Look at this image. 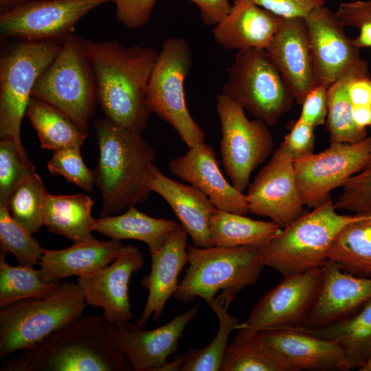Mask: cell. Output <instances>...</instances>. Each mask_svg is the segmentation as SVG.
I'll list each match as a JSON object with an SVG mask.
<instances>
[{"label": "cell", "instance_id": "6da1fadb", "mask_svg": "<svg viewBox=\"0 0 371 371\" xmlns=\"http://www.w3.org/2000/svg\"><path fill=\"white\" fill-rule=\"evenodd\" d=\"M1 371H133L118 346L115 323L103 313L81 315L21 355Z\"/></svg>", "mask_w": 371, "mask_h": 371}, {"label": "cell", "instance_id": "7a4b0ae2", "mask_svg": "<svg viewBox=\"0 0 371 371\" xmlns=\"http://www.w3.org/2000/svg\"><path fill=\"white\" fill-rule=\"evenodd\" d=\"M93 69L98 102L105 117L133 131L145 129L151 113L146 89L158 52L141 45L124 47L115 41L80 38Z\"/></svg>", "mask_w": 371, "mask_h": 371}, {"label": "cell", "instance_id": "3957f363", "mask_svg": "<svg viewBox=\"0 0 371 371\" xmlns=\"http://www.w3.org/2000/svg\"><path fill=\"white\" fill-rule=\"evenodd\" d=\"M93 126L99 149L94 184L101 192L100 217H104L146 201L151 192L148 180L155 155L142 132L106 117L95 120Z\"/></svg>", "mask_w": 371, "mask_h": 371}, {"label": "cell", "instance_id": "277c9868", "mask_svg": "<svg viewBox=\"0 0 371 371\" xmlns=\"http://www.w3.org/2000/svg\"><path fill=\"white\" fill-rule=\"evenodd\" d=\"M370 214H340L328 201L305 212L264 245L258 247L262 264L284 276L323 267L327 252L339 232Z\"/></svg>", "mask_w": 371, "mask_h": 371}, {"label": "cell", "instance_id": "5b68a950", "mask_svg": "<svg viewBox=\"0 0 371 371\" xmlns=\"http://www.w3.org/2000/svg\"><path fill=\"white\" fill-rule=\"evenodd\" d=\"M187 251L188 267L173 295L182 303L201 297L209 306L219 291L235 296L258 281L264 267L256 247L188 245Z\"/></svg>", "mask_w": 371, "mask_h": 371}, {"label": "cell", "instance_id": "8992f818", "mask_svg": "<svg viewBox=\"0 0 371 371\" xmlns=\"http://www.w3.org/2000/svg\"><path fill=\"white\" fill-rule=\"evenodd\" d=\"M31 96L54 106L84 133L98 102L95 78L80 37L67 36L55 58L36 82Z\"/></svg>", "mask_w": 371, "mask_h": 371}, {"label": "cell", "instance_id": "52a82bcc", "mask_svg": "<svg viewBox=\"0 0 371 371\" xmlns=\"http://www.w3.org/2000/svg\"><path fill=\"white\" fill-rule=\"evenodd\" d=\"M87 305L78 284L62 282L52 295L0 309V357L29 348L83 315Z\"/></svg>", "mask_w": 371, "mask_h": 371}, {"label": "cell", "instance_id": "ba28073f", "mask_svg": "<svg viewBox=\"0 0 371 371\" xmlns=\"http://www.w3.org/2000/svg\"><path fill=\"white\" fill-rule=\"evenodd\" d=\"M63 41L17 42L0 58V137L10 139L29 159L21 139V124L33 87L56 56Z\"/></svg>", "mask_w": 371, "mask_h": 371}, {"label": "cell", "instance_id": "9c48e42d", "mask_svg": "<svg viewBox=\"0 0 371 371\" xmlns=\"http://www.w3.org/2000/svg\"><path fill=\"white\" fill-rule=\"evenodd\" d=\"M192 52L183 37L164 41L146 89L150 112L166 122L188 148L205 142V133L191 116L186 102L184 82L192 64Z\"/></svg>", "mask_w": 371, "mask_h": 371}, {"label": "cell", "instance_id": "30bf717a", "mask_svg": "<svg viewBox=\"0 0 371 371\" xmlns=\"http://www.w3.org/2000/svg\"><path fill=\"white\" fill-rule=\"evenodd\" d=\"M221 94L269 126L288 113L295 102L265 49L238 51Z\"/></svg>", "mask_w": 371, "mask_h": 371}, {"label": "cell", "instance_id": "8fae6325", "mask_svg": "<svg viewBox=\"0 0 371 371\" xmlns=\"http://www.w3.org/2000/svg\"><path fill=\"white\" fill-rule=\"evenodd\" d=\"M216 107L221 127L222 164L231 183L243 192L251 173L273 152V136L265 122L248 119L243 108L224 95L216 97Z\"/></svg>", "mask_w": 371, "mask_h": 371}, {"label": "cell", "instance_id": "7c38bea8", "mask_svg": "<svg viewBox=\"0 0 371 371\" xmlns=\"http://www.w3.org/2000/svg\"><path fill=\"white\" fill-rule=\"evenodd\" d=\"M371 160V136L355 143H330L326 150L294 161L297 185L304 206L315 208L330 200Z\"/></svg>", "mask_w": 371, "mask_h": 371}, {"label": "cell", "instance_id": "4fadbf2b", "mask_svg": "<svg viewBox=\"0 0 371 371\" xmlns=\"http://www.w3.org/2000/svg\"><path fill=\"white\" fill-rule=\"evenodd\" d=\"M113 0H25L0 14L2 37L63 41L77 22L100 4Z\"/></svg>", "mask_w": 371, "mask_h": 371}, {"label": "cell", "instance_id": "5bb4252c", "mask_svg": "<svg viewBox=\"0 0 371 371\" xmlns=\"http://www.w3.org/2000/svg\"><path fill=\"white\" fill-rule=\"evenodd\" d=\"M324 276V267L284 276L265 293L247 319L236 330L256 331L272 328H297L302 326Z\"/></svg>", "mask_w": 371, "mask_h": 371}, {"label": "cell", "instance_id": "9a60e30c", "mask_svg": "<svg viewBox=\"0 0 371 371\" xmlns=\"http://www.w3.org/2000/svg\"><path fill=\"white\" fill-rule=\"evenodd\" d=\"M249 212L269 217L284 229L306 212L297 185L294 160L277 148L247 189Z\"/></svg>", "mask_w": 371, "mask_h": 371}, {"label": "cell", "instance_id": "2e32d148", "mask_svg": "<svg viewBox=\"0 0 371 371\" xmlns=\"http://www.w3.org/2000/svg\"><path fill=\"white\" fill-rule=\"evenodd\" d=\"M290 90L302 104L306 95L320 85L311 52L305 18H282L265 48Z\"/></svg>", "mask_w": 371, "mask_h": 371}, {"label": "cell", "instance_id": "e0dca14e", "mask_svg": "<svg viewBox=\"0 0 371 371\" xmlns=\"http://www.w3.org/2000/svg\"><path fill=\"white\" fill-rule=\"evenodd\" d=\"M143 265V254L137 247L123 245L111 264L91 275L78 278L87 305L102 308L104 316L115 324L131 319L128 284L132 274Z\"/></svg>", "mask_w": 371, "mask_h": 371}, {"label": "cell", "instance_id": "ac0fdd59", "mask_svg": "<svg viewBox=\"0 0 371 371\" xmlns=\"http://www.w3.org/2000/svg\"><path fill=\"white\" fill-rule=\"evenodd\" d=\"M305 21L319 84L328 88L363 59L335 12L324 5L319 6L310 12Z\"/></svg>", "mask_w": 371, "mask_h": 371}, {"label": "cell", "instance_id": "d6986e66", "mask_svg": "<svg viewBox=\"0 0 371 371\" xmlns=\"http://www.w3.org/2000/svg\"><path fill=\"white\" fill-rule=\"evenodd\" d=\"M195 304L169 322L157 328L145 330L137 324L125 321L115 324L118 346L135 371H157L175 352L187 324L197 314Z\"/></svg>", "mask_w": 371, "mask_h": 371}, {"label": "cell", "instance_id": "ffe728a7", "mask_svg": "<svg viewBox=\"0 0 371 371\" xmlns=\"http://www.w3.org/2000/svg\"><path fill=\"white\" fill-rule=\"evenodd\" d=\"M168 168L175 177L200 190L217 209L243 215L249 212L246 194L224 177L210 145L203 142L189 148L171 159Z\"/></svg>", "mask_w": 371, "mask_h": 371}, {"label": "cell", "instance_id": "44dd1931", "mask_svg": "<svg viewBox=\"0 0 371 371\" xmlns=\"http://www.w3.org/2000/svg\"><path fill=\"white\" fill-rule=\"evenodd\" d=\"M371 299V278L357 276L328 262L317 295L302 327L313 329L344 319Z\"/></svg>", "mask_w": 371, "mask_h": 371}, {"label": "cell", "instance_id": "7402d4cb", "mask_svg": "<svg viewBox=\"0 0 371 371\" xmlns=\"http://www.w3.org/2000/svg\"><path fill=\"white\" fill-rule=\"evenodd\" d=\"M287 365L290 371H348L341 348L335 342L300 328H272L258 331Z\"/></svg>", "mask_w": 371, "mask_h": 371}, {"label": "cell", "instance_id": "603a6c76", "mask_svg": "<svg viewBox=\"0 0 371 371\" xmlns=\"http://www.w3.org/2000/svg\"><path fill=\"white\" fill-rule=\"evenodd\" d=\"M188 234L179 224L165 244L150 254L149 273L143 277L141 285L148 291V297L137 324L144 327L150 317L157 322L170 297L179 287L178 276L188 264L187 238Z\"/></svg>", "mask_w": 371, "mask_h": 371}, {"label": "cell", "instance_id": "cb8c5ba5", "mask_svg": "<svg viewBox=\"0 0 371 371\" xmlns=\"http://www.w3.org/2000/svg\"><path fill=\"white\" fill-rule=\"evenodd\" d=\"M148 188L161 196L170 205L193 245L212 247L210 223L217 208L200 190L172 179L155 165L148 180Z\"/></svg>", "mask_w": 371, "mask_h": 371}, {"label": "cell", "instance_id": "d4e9b609", "mask_svg": "<svg viewBox=\"0 0 371 371\" xmlns=\"http://www.w3.org/2000/svg\"><path fill=\"white\" fill-rule=\"evenodd\" d=\"M281 21L252 0H234L227 15L214 26L213 37L226 49H265Z\"/></svg>", "mask_w": 371, "mask_h": 371}, {"label": "cell", "instance_id": "484cf974", "mask_svg": "<svg viewBox=\"0 0 371 371\" xmlns=\"http://www.w3.org/2000/svg\"><path fill=\"white\" fill-rule=\"evenodd\" d=\"M123 247L120 240L95 238L74 243L65 249H44L38 269L45 282L91 275L111 264Z\"/></svg>", "mask_w": 371, "mask_h": 371}, {"label": "cell", "instance_id": "4316f807", "mask_svg": "<svg viewBox=\"0 0 371 371\" xmlns=\"http://www.w3.org/2000/svg\"><path fill=\"white\" fill-rule=\"evenodd\" d=\"M234 298V296L221 292L209 305L218 320V333L209 344L173 357L157 371H221L229 336L239 324L238 319L227 311Z\"/></svg>", "mask_w": 371, "mask_h": 371}, {"label": "cell", "instance_id": "83f0119b", "mask_svg": "<svg viewBox=\"0 0 371 371\" xmlns=\"http://www.w3.org/2000/svg\"><path fill=\"white\" fill-rule=\"evenodd\" d=\"M179 225L174 220L150 216L131 206L122 214L99 217L93 229L113 240L142 241L153 254L165 244Z\"/></svg>", "mask_w": 371, "mask_h": 371}, {"label": "cell", "instance_id": "f1b7e54d", "mask_svg": "<svg viewBox=\"0 0 371 371\" xmlns=\"http://www.w3.org/2000/svg\"><path fill=\"white\" fill-rule=\"evenodd\" d=\"M93 201L85 194H47L43 210V225L52 233L74 243L94 238Z\"/></svg>", "mask_w": 371, "mask_h": 371}, {"label": "cell", "instance_id": "f546056e", "mask_svg": "<svg viewBox=\"0 0 371 371\" xmlns=\"http://www.w3.org/2000/svg\"><path fill=\"white\" fill-rule=\"evenodd\" d=\"M370 76L368 63L362 60L342 74L328 88L326 130L329 142L355 143L367 137L366 129L360 128L352 115L348 87L355 79Z\"/></svg>", "mask_w": 371, "mask_h": 371}, {"label": "cell", "instance_id": "4dcf8cb0", "mask_svg": "<svg viewBox=\"0 0 371 371\" xmlns=\"http://www.w3.org/2000/svg\"><path fill=\"white\" fill-rule=\"evenodd\" d=\"M336 343L350 369L360 368L371 354V299L356 313L329 325L313 329L297 328Z\"/></svg>", "mask_w": 371, "mask_h": 371}, {"label": "cell", "instance_id": "1f68e13d", "mask_svg": "<svg viewBox=\"0 0 371 371\" xmlns=\"http://www.w3.org/2000/svg\"><path fill=\"white\" fill-rule=\"evenodd\" d=\"M326 258L345 272L371 278V215L344 227L333 240Z\"/></svg>", "mask_w": 371, "mask_h": 371}, {"label": "cell", "instance_id": "d6a6232c", "mask_svg": "<svg viewBox=\"0 0 371 371\" xmlns=\"http://www.w3.org/2000/svg\"><path fill=\"white\" fill-rule=\"evenodd\" d=\"M282 228L273 221L254 220L217 209L210 223L212 246L258 247L275 236Z\"/></svg>", "mask_w": 371, "mask_h": 371}, {"label": "cell", "instance_id": "836d02e7", "mask_svg": "<svg viewBox=\"0 0 371 371\" xmlns=\"http://www.w3.org/2000/svg\"><path fill=\"white\" fill-rule=\"evenodd\" d=\"M221 371H290L258 331L242 328L228 345Z\"/></svg>", "mask_w": 371, "mask_h": 371}, {"label": "cell", "instance_id": "e575fe53", "mask_svg": "<svg viewBox=\"0 0 371 371\" xmlns=\"http://www.w3.org/2000/svg\"><path fill=\"white\" fill-rule=\"evenodd\" d=\"M43 148L55 151L81 146L87 137L65 113L40 99L32 97L25 112Z\"/></svg>", "mask_w": 371, "mask_h": 371}, {"label": "cell", "instance_id": "d590c367", "mask_svg": "<svg viewBox=\"0 0 371 371\" xmlns=\"http://www.w3.org/2000/svg\"><path fill=\"white\" fill-rule=\"evenodd\" d=\"M5 256L0 253V309L19 301L46 297L61 285V282H45L33 266L10 265Z\"/></svg>", "mask_w": 371, "mask_h": 371}, {"label": "cell", "instance_id": "8d00e7d4", "mask_svg": "<svg viewBox=\"0 0 371 371\" xmlns=\"http://www.w3.org/2000/svg\"><path fill=\"white\" fill-rule=\"evenodd\" d=\"M48 192L41 177L33 172L14 189L7 204L12 216L31 234L44 225L43 205Z\"/></svg>", "mask_w": 371, "mask_h": 371}, {"label": "cell", "instance_id": "74e56055", "mask_svg": "<svg viewBox=\"0 0 371 371\" xmlns=\"http://www.w3.org/2000/svg\"><path fill=\"white\" fill-rule=\"evenodd\" d=\"M1 252L12 254L19 264H38L44 251L32 234L11 215L5 205H0Z\"/></svg>", "mask_w": 371, "mask_h": 371}, {"label": "cell", "instance_id": "f35d334b", "mask_svg": "<svg viewBox=\"0 0 371 371\" xmlns=\"http://www.w3.org/2000/svg\"><path fill=\"white\" fill-rule=\"evenodd\" d=\"M35 168L25 158L10 139L0 141V205L7 206L9 199L20 182Z\"/></svg>", "mask_w": 371, "mask_h": 371}, {"label": "cell", "instance_id": "ab89813d", "mask_svg": "<svg viewBox=\"0 0 371 371\" xmlns=\"http://www.w3.org/2000/svg\"><path fill=\"white\" fill-rule=\"evenodd\" d=\"M80 148V146H72L54 151L47 168L53 175H60L83 190L91 192L94 185L93 172L83 161Z\"/></svg>", "mask_w": 371, "mask_h": 371}, {"label": "cell", "instance_id": "60d3db41", "mask_svg": "<svg viewBox=\"0 0 371 371\" xmlns=\"http://www.w3.org/2000/svg\"><path fill=\"white\" fill-rule=\"evenodd\" d=\"M333 204L337 211L371 215V160L343 186Z\"/></svg>", "mask_w": 371, "mask_h": 371}, {"label": "cell", "instance_id": "b9f144b4", "mask_svg": "<svg viewBox=\"0 0 371 371\" xmlns=\"http://www.w3.org/2000/svg\"><path fill=\"white\" fill-rule=\"evenodd\" d=\"M335 13L344 26L359 30L358 36L352 39L357 49L371 47V0L341 3Z\"/></svg>", "mask_w": 371, "mask_h": 371}, {"label": "cell", "instance_id": "7bdbcfd3", "mask_svg": "<svg viewBox=\"0 0 371 371\" xmlns=\"http://www.w3.org/2000/svg\"><path fill=\"white\" fill-rule=\"evenodd\" d=\"M314 129L315 127L298 119L278 148L294 161L313 153L315 147Z\"/></svg>", "mask_w": 371, "mask_h": 371}, {"label": "cell", "instance_id": "ee69618b", "mask_svg": "<svg viewBox=\"0 0 371 371\" xmlns=\"http://www.w3.org/2000/svg\"><path fill=\"white\" fill-rule=\"evenodd\" d=\"M157 0H113L116 19L129 29L146 25L150 19Z\"/></svg>", "mask_w": 371, "mask_h": 371}, {"label": "cell", "instance_id": "f6af8a7d", "mask_svg": "<svg viewBox=\"0 0 371 371\" xmlns=\"http://www.w3.org/2000/svg\"><path fill=\"white\" fill-rule=\"evenodd\" d=\"M256 5L282 18H306L326 0H252Z\"/></svg>", "mask_w": 371, "mask_h": 371}, {"label": "cell", "instance_id": "bcb514c9", "mask_svg": "<svg viewBox=\"0 0 371 371\" xmlns=\"http://www.w3.org/2000/svg\"><path fill=\"white\" fill-rule=\"evenodd\" d=\"M299 119L313 127L322 125L328 113V88L319 85L305 97Z\"/></svg>", "mask_w": 371, "mask_h": 371}, {"label": "cell", "instance_id": "7dc6e473", "mask_svg": "<svg viewBox=\"0 0 371 371\" xmlns=\"http://www.w3.org/2000/svg\"><path fill=\"white\" fill-rule=\"evenodd\" d=\"M196 4L202 21L207 26H214L229 13L230 0H187Z\"/></svg>", "mask_w": 371, "mask_h": 371}, {"label": "cell", "instance_id": "c3c4849f", "mask_svg": "<svg viewBox=\"0 0 371 371\" xmlns=\"http://www.w3.org/2000/svg\"><path fill=\"white\" fill-rule=\"evenodd\" d=\"M348 94L352 106H371V78L354 80L349 85Z\"/></svg>", "mask_w": 371, "mask_h": 371}, {"label": "cell", "instance_id": "681fc988", "mask_svg": "<svg viewBox=\"0 0 371 371\" xmlns=\"http://www.w3.org/2000/svg\"><path fill=\"white\" fill-rule=\"evenodd\" d=\"M352 115L356 124L360 128L371 127V106H352Z\"/></svg>", "mask_w": 371, "mask_h": 371}, {"label": "cell", "instance_id": "f907efd6", "mask_svg": "<svg viewBox=\"0 0 371 371\" xmlns=\"http://www.w3.org/2000/svg\"><path fill=\"white\" fill-rule=\"evenodd\" d=\"M25 0H0V14L14 8Z\"/></svg>", "mask_w": 371, "mask_h": 371}, {"label": "cell", "instance_id": "816d5d0a", "mask_svg": "<svg viewBox=\"0 0 371 371\" xmlns=\"http://www.w3.org/2000/svg\"><path fill=\"white\" fill-rule=\"evenodd\" d=\"M359 371H371V354L366 362L358 369Z\"/></svg>", "mask_w": 371, "mask_h": 371}]
</instances>
